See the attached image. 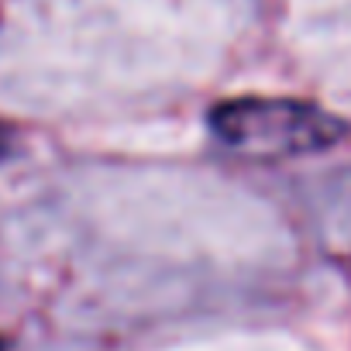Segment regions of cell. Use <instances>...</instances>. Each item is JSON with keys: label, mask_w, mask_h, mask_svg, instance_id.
Listing matches in <instances>:
<instances>
[{"label": "cell", "mask_w": 351, "mask_h": 351, "mask_svg": "<svg viewBox=\"0 0 351 351\" xmlns=\"http://www.w3.org/2000/svg\"><path fill=\"white\" fill-rule=\"evenodd\" d=\"M8 141H11V134H8V128H4V124H0V155L8 152Z\"/></svg>", "instance_id": "7a4b0ae2"}, {"label": "cell", "mask_w": 351, "mask_h": 351, "mask_svg": "<svg viewBox=\"0 0 351 351\" xmlns=\"http://www.w3.org/2000/svg\"><path fill=\"white\" fill-rule=\"evenodd\" d=\"M0 351H4V348H0Z\"/></svg>", "instance_id": "3957f363"}, {"label": "cell", "mask_w": 351, "mask_h": 351, "mask_svg": "<svg viewBox=\"0 0 351 351\" xmlns=\"http://www.w3.org/2000/svg\"><path fill=\"white\" fill-rule=\"evenodd\" d=\"M210 131L234 155L279 162L337 145L348 134V121L306 100L238 97L210 110Z\"/></svg>", "instance_id": "6da1fadb"}]
</instances>
